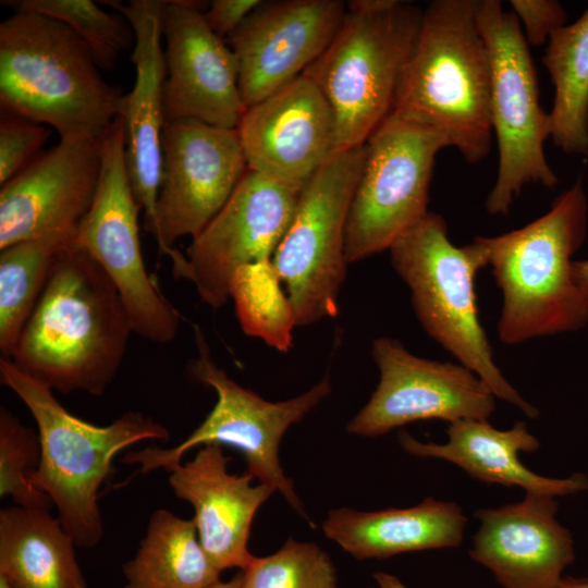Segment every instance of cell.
I'll use <instances>...</instances> for the list:
<instances>
[{
	"label": "cell",
	"instance_id": "obj_29",
	"mask_svg": "<svg viewBox=\"0 0 588 588\" xmlns=\"http://www.w3.org/2000/svg\"><path fill=\"white\" fill-rule=\"evenodd\" d=\"M241 329L279 352L293 345L294 309L271 259L240 267L230 284Z\"/></svg>",
	"mask_w": 588,
	"mask_h": 588
},
{
	"label": "cell",
	"instance_id": "obj_12",
	"mask_svg": "<svg viewBox=\"0 0 588 588\" xmlns=\"http://www.w3.org/2000/svg\"><path fill=\"white\" fill-rule=\"evenodd\" d=\"M445 147L438 132L391 114L372 132L346 222L348 264L389 249L429 212L436 157Z\"/></svg>",
	"mask_w": 588,
	"mask_h": 588
},
{
	"label": "cell",
	"instance_id": "obj_19",
	"mask_svg": "<svg viewBox=\"0 0 588 588\" xmlns=\"http://www.w3.org/2000/svg\"><path fill=\"white\" fill-rule=\"evenodd\" d=\"M236 130L247 169L297 185L336 152L333 111L304 74L246 108Z\"/></svg>",
	"mask_w": 588,
	"mask_h": 588
},
{
	"label": "cell",
	"instance_id": "obj_17",
	"mask_svg": "<svg viewBox=\"0 0 588 588\" xmlns=\"http://www.w3.org/2000/svg\"><path fill=\"white\" fill-rule=\"evenodd\" d=\"M199 1H167L163 110L166 121L195 120L236 128L246 107L238 87V65L226 41L203 16Z\"/></svg>",
	"mask_w": 588,
	"mask_h": 588
},
{
	"label": "cell",
	"instance_id": "obj_24",
	"mask_svg": "<svg viewBox=\"0 0 588 588\" xmlns=\"http://www.w3.org/2000/svg\"><path fill=\"white\" fill-rule=\"evenodd\" d=\"M467 518L452 502L426 498L406 509L362 512L331 510L322 524L326 537L356 560L387 559L432 549L455 548Z\"/></svg>",
	"mask_w": 588,
	"mask_h": 588
},
{
	"label": "cell",
	"instance_id": "obj_18",
	"mask_svg": "<svg viewBox=\"0 0 588 588\" xmlns=\"http://www.w3.org/2000/svg\"><path fill=\"white\" fill-rule=\"evenodd\" d=\"M101 168L100 138L70 137L1 185L0 249L50 234L75 236Z\"/></svg>",
	"mask_w": 588,
	"mask_h": 588
},
{
	"label": "cell",
	"instance_id": "obj_4",
	"mask_svg": "<svg viewBox=\"0 0 588 588\" xmlns=\"http://www.w3.org/2000/svg\"><path fill=\"white\" fill-rule=\"evenodd\" d=\"M85 42L66 25L15 10L0 24V105L54 128L60 138H100L123 95L109 85Z\"/></svg>",
	"mask_w": 588,
	"mask_h": 588
},
{
	"label": "cell",
	"instance_id": "obj_32",
	"mask_svg": "<svg viewBox=\"0 0 588 588\" xmlns=\"http://www.w3.org/2000/svg\"><path fill=\"white\" fill-rule=\"evenodd\" d=\"M41 460L38 432L0 407V497H10L15 505L48 509L50 498L36 485Z\"/></svg>",
	"mask_w": 588,
	"mask_h": 588
},
{
	"label": "cell",
	"instance_id": "obj_35",
	"mask_svg": "<svg viewBox=\"0 0 588 588\" xmlns=\"http://www.w3.org/2000/svg\"><path fill=\"white\" fill-rule=\"evenodd\" d=\"M259 0H213L203 16L209 28L220 38H228L235 32Z\"/></svg>",
	"mask_w": 588,
	"mask_h": 588
},
{
	"label": "cell",
	"instance_id": "obj_37",
	"mask_svg": "<svg viewBox=\"0 0 588 588\" xmlns=\"http://www.w3.org/2000/svg\"><path fill=\"white\" fill-rule=\"evenodd\" d=\"M373 579L376 581V586L369 588H407L400 578L389 573H375Z\"/></svg>",
	"mask_w": 588,
	"mask_h": 588
},
{
	"label": "cell",
	"instance_id": "obj_3",
	"mask_svg": "<svg viewBox=\"0 0 588 588\" xmlns=\"http://www.w3.org/2000/svg\"><path fill=\"white\" fill-rule=\"evenodd\" d=\"M587 219L578 179L538 219L501 235L478 236L502 294V343L517 345L586 327L588 293L575 282L572 257L586 240Z\"/></svg>",
	"mask_w": 588,
	"mask_h": 588
},
{
	"label": "cell",
	"instance_id": "obj_13",
	"mask_svg": "<svg viewBox=\"0 0 588 588\" xmlns=\"http://www.w3.org/2000/svg\"><path fill=\"white\" fill-rule=\"evenodd\" d=\"M247 170L236 128L195 120L166 121L154 237L172 266L174 243L197 236L218 215Z\"/></svg>",
	"mask_w": 588,
	"mask_h": 588
},
{
	"label": "cell",
	"instance_id": "obj_2",
	"mask_svg": "<svg viewBox=\"0 0 588 588\" xmlns=\"http://www.w3.org/2000/svg\"><path fill=\"white\" fill-rule=\"evenodd\" d=\"M477 0H434L401 73L391 115L431 128L469 163L491 150L490 61Z\"/></svg>",
	"mask_w": 588,
	"mask_h": 588
},
{
	"label": "cell",
	"instance_id": "obj_15",
	"mask_svg": "<svg viewBox=\"0 0 588 588\" xmlns=\"http://www.w3.org/2000/svg\"><path fill=\"white\" fill-rule=\"evenodd\" d=\"M371 356L380 379L347 422L348 433L375 438L418 420H488L495 408L489 387L462 364L418 357L395 339L379 336Z\"/></svg>",
	"mask_w": 588,
	"mask_h": 588
},
{
	"label": "cell",
	"instance_id": "obj_36",
	"mask_svg": "<svg viewBox=\"0 0 588 588\" xmlns=\"http://www.w3.org/2000/svg\"><path fill=\"white\" fill-rule=\"evenodd\" d=\"M573 275L577 285L588 293V259L573 261Z\"/></svg>",
	"mask_w": 588,
	"mask_h": 588
},
{
	"label": "cell",
	"instance_id": "obj_5",
	"mask_svg": "<svg viewBox=\"0 0 588 588\" xmlns=\"http://www.w3.org/2000/svg\"><path fill=\"white\" fill-rule=\"evenodd\" d=\"M0 381L33 415L41 445L37 487L58 510V518L76 547L93 548L103 535L99 490L113 473V458L145 440L167 442L169 430L140 412H126L107 426L71 414L50 388L0 357Z\"/></svg>",
	"mask_w": 588,
	"mask_h": 588
},
{
	"label": "cell",
	"instance_id": "obj_40",
	"mask_svg": "<svg viewBox=\"0 0 588 588\" xmlns=\"http://www.w3.org/2000/svg\"><path fill=\"white\" fill-rule=\"evenodd\" d=\"M0 588H13L3 577L0 576Z\"/></svg>",
	"mask_w": 588,
	"mask_h": 588
},
{
	"label": "cell",
	"instance_id": "obj_22",
	"mask_svg": "<svg viewBox=\"0 0 588 588\" xmlns=\"http://www.w3.org/2000/svg\"><path fill=\"white\" fill-rule=\"evenodd\" d=\"M221 445L207 444L195 456L170 467L169 485L176 498L194 507V523L211 562L222 572L250 563V527L258 509L275 492L254 483L248 473L230 474Z\"/></svg>",
	"mask_w": 588,
	"mask_h": 588
},
{
	"label": "cell",
	"instance_id": "obj_38",
	"mask_svg": "<svg viewBox=\"0 0 588 588\" xmlns=\"http://www.w3.org/2000/svg\"><path fill=\"white\" fill-rule=\"evenodd\" d=\"M210 588H243L242 574L236 575L228 581H219Z\"/></svg>",
	"mask_w": 588,
	"mask_h": 588
},
{
	"label": "cell",
	"instance_id": "obj_11",
	"mask_svg": "<svg viewBox=\"0 0 588 588\" xmlns=\"http://www.w3.org/2000/svg\"><path fill=\"white\" fill-rule=\"evenodd\" d=\"M101 168L93 204L73 243L101 266L117 287L134 333L168 343L182 316L148 273L142 254L138 205L128 176L124 125L120 115L100 137Z\"/></svg>",
	"mask_w": 588,
	"mask_h": 588
},
{
	"label": "cell",
	"instance_id": "obj_34",
	"mask_svg": "<svg viewBox=\"0 0 588 588\" xmlns=\"http://www.w3.org/2000/svg\"><path fill=\"white\" fill-rule=\"evenodd\" d=\"M510 3L529 45L548 42L551 34L566 24V12L558 1L512 0Z\"/></svg>",
	"mask_w": 588,
	"mask_h": 588
},
{
	"label": "cell",
	"instance_id": "obj_31",
	"mask_svg": "<svg viewBox=\"0 0 588 588\" xmlns=\"http://www.w3.org/2000/svg\"><path fill=\"white\" fill-rule=\"evenodd\" d=\"M242 579L243 588H339L329 554L292 538L270 555L254 556Z\"/></svg>",
	"mask_w": 588,
	"mask_h": 588
},
{
	"label": "cell",
	"instance_id": "obj_26",
	"mask_svg": "<svg viewBox=\"0 0 588 588\" xmlns=\"http://www.w3.org/2000/svg\"><path fill=\"white\" fill-rule=\"evenodd\" d=\"M122 588H210L221 571L204 550L194 519L159 509L135 556L123 565Z\"/></svg>",
	"mask_w": 588,
	"mask_h": 588
},
{
	"label": "cell",
	"instance_id": "obj_25",
	"mask_svg": "<svg viewBox=\"0 0 588 588\" xmlns=\"http://www.w3.org/2000/svg\"><path fill=\"white\" fill-rule=\"evenodd\" d=\"M75 548L48 509L0 511V576L13 588H87Z\"/></svg>",
	"mask_w": 588,
	"mask_h": 588
},
{
	"label": "cell",
	"instance_id": "obj_30",
	"mask_svg": "<svg viewBox=\"0 0 588 588\" xmlns=\"http://www.w3.org/2000/svg\"><path fill=\"white\" fill-rule=\"evenodd\" d=\"M1 3L63 23L85 42L101 70L113 69L120 54L134 44L130 23L120 13H108L90 0H19Z\"/></svg>",
	"mask_w": 588,
	"mask_h": 588
},
{
	"label": "cell",
	"instance_id": "obj_1",
	"mask_svg": "<svg viewBox=\"0 0 588 588\" xmlns=\"http://www.w3.org/2000/svg\"><path fill=\"white\" fill-rule=\"evenodd\" d=\"M133 332L113 282L72 242L57 256L9 358L52 391L99 396L118 375Z\"/></svg>",
	"mask_w": 588,
	"mask_h": 588
},
{
	"label": "cell",
	"instance_id": "obj_6",
	"mask_svg": "<svg viewBox=\"0 0 588 588\" xmlns=\"http://www.w3.org/2000/svg\"><path fill=\"white\" fill-rule=\"evenodd\" d=\"M390 260L411 290L413 310L427 334L475 372L493 395L536 418L539 411L509 383L493 359L479 318L475 278L488 266L476 236L454 245L443 217L428 212L390 246Z\"/></svg>",
	"mask_w": 588,
	"mask_h": 588
},
{
	"label": "cell",
	"instance_id": "obj_28",
	"mask_svg": "<svg viewBox=\"0 0 588 588\" xmlns=\"http://www.w3.org/2000/svg\"><path fill=\"white\" fill-rule=\"evenodd\" d=\"M75 236L50 234L0 249V351L9 357L59 253Z\"/></svg>",
	"mask_w": 588,
	"mask_h": 588
},
{
	"label": "cell",
	"instance_id": "obj_33",
	"mask_svg": "<svg viewBox=\"0 0 588 588\" xmlns=\"http://www.w3.org/2000/svg\"><path fill=\"white\" fill-rule=\"evenodd\" d=\"M51 130L26 118L1 111L0 184L22 171L50 137Z\"/></svg>",
	"mask_w": 588,
	"mask_h": 588
},
{
	"label": "cell",
	"instance_id": "obj_9",
	"mask_svg": "<svg viewBox=\"0 0 588 588\" xmlns=\"http://www.w3.org/2000/svg\"><path fill=\"white\" fill-rule=\"evenodd\" d=\"M476 21L490 61V117L499 150L495 183L487 196L492 216L509 213L527 184L553 189L559 179L543 144L550 119L540 106L536 71L520 25L499 0H477Z\"/></svg>",
	"mask_w": 588,
	"mask_h": 588
},
{
	"label": "cell",
	"instance_id": "obj_8",
	"mask_svg": "<svg viewBox=\"0 0 588 588\" xmlns=\"http://www.w3.org/2000/svg\"><path fill=\"white\" fill-rule=\"evenodd\" d=\"M197 356L188 364L191 376L216 391L217 403L204 421L181 443L172 448H146L130 451L121 462L139 466L138 473L168 470L182 463L184 455L197 445L219 444L238 450L254 479L279 491L289 504L307 518L293 481L285 476L279 460V446L286 430L299 422L331 393L326 375L303 394L281 402H269L231 379L213 362L206 336L194 326Z\"/></svg>",
	"mask_w": 588,
	"mask_h": 588
},
{
	"label": "cell",
	"instance_id": "obj_14",
	"mask_svg": "<svg viewBox=\"0 0 588 588\" xmlns=\"http://www.w3.org/2000/svg\"><path fill=\"white\" fill-rule=\"evenodd\" d=\"M304 185L247 169L234 192L186 248L180 279L217 310L230 301V284L242 266L271 259L290 228Z\"/></svg>",
	"mask_w": 588,
	"mask_h": 588
},
{
	"label": "cell",
	"instance_id": "obj_20",
	"mask_svg": "<svg viewBox=\"0 0 588 588\" xmlns=\"http://www.w3.org/2000/svg\"><path fill=\"white\" fill-rule=\"evenodd\" d=\"M117 10L134 32L131 60L135 68L133 88L123 95L119 114L125 134V157L135 198L144 210L145 228L154 235L162 168V133L166 123L163 13L167 1H102Z\"/></svg>",
	"mask_w": 588,
	"mask_h": 588
},
{
	"label": "cell",
	"instance_id": "obj_7",
	"mask_svg": "<svg viewBox=\"0 0 588 588\" xmlns=\"http://www.w3.org/2000/svg\"><path fill=\"white\" fill-rule=\"evenodd\" d=\"M421 15L406 1H348L330 45L303 73L333 111L336 152L364 145L391 113Z\"/></svg>",
	"mask_w": 588,
	"mask_h": 588
},
{
	"label": "cell",
	"instance_id": "obj_21",
	"mask_svg": "<svg viewBox=\"0 0 588 588\" xmlns=\"http://www.w3.org/2000/svg\"><path fill=\"white\" fill-rule=\"evenodd\" d=\"M556 512L554 498L534 493L518 503L479 510L480 527L468 553L503 588H560L575 554Z\"/></svg>",
	"mask_w": 588,
	"mask_h": 588
},
{
	"label": "cell",
	"instance_id": "obj_39",
	"mask_svg": "<svg viewBox=\"0 0 588 588\" xmlns=\"http://www.w3.org/2000/svg\"><path fill=\"white\" fill-rule=\"evenodd\" d=\"M560 588H588V580L564 577Z\"/></svg>",
	"mask_w": 588,
	"mask_h": 588
},
{
	"label": "cell",
	"instance_id": "obj_27",
	"mask_svg": "<svg viewBox=\"0 0 588 588\" xmlns=\"http://www.w3.org/2000/svg\"><path fill=\"white\" fill-rule=\"evenodd\" d=\"M554 86L550 137L565 154H588V8L553 32L542 57Z\"/></svg>",
	"mask_w": 588,
	"mask_h": 588
},
{
	"label": "cell",
	"instance_id": "obj_16",
	"mask_svg": "<svg viewBox=\"0 0 588 588\" xmlns=\"http://www.w3.org/2000/svg\"><path fill=\"white\" fill-rule=\"evenodd\" d=\"M345 12L341 0L260 1L224 39L237 60L245 107L301 76L328 48Z\"/></svg>",
	"mask_w": 588,
	"mask_h": 588
},
{
	"label": "cell",
	"instance_id": "obj_10",
	"mask_svg": "<svg viewBox=\"0 0 588 588\" xmlns=\"http://www.w3.org/2000/svg\"><path fill=\"white\" fill-rule=\"evenodd\" d=\"M365 144L335 152L304 185L289 230L271 258L297 326L339 314L346 278L345 230Z\"/></svg>",
	"mask_w": 588,
	"mask_h": 588
},
{
	"label": "cell",
	"instance_id": "obj_23",
	"mask_svg": "<svg viewBox=\"0 0 588 588\" xmlns=\"http://www.w3.org/2000/svg\"><path fill=\"white\" fill-rule=\"evenodd\" d=\"M446 432L449 440L444 444L420 442L405 430L400 432L399 442L412 455L445 460L486 483L519 487L526 493L552 498L588 489V478L583 474L547 478L523 465L518 453H532L540 446L523 421L499 430L488 420L462 419L450 422Z\"/></svg>",
	"mask_w": 588,
	"mask_h": 588
}]
</instances>
